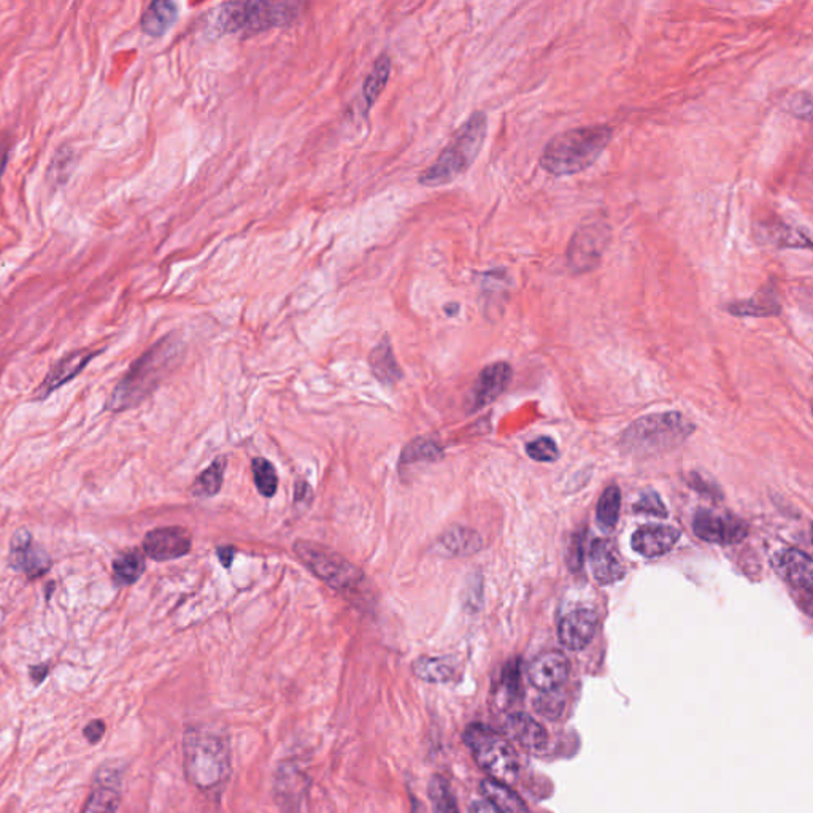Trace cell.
<instances>
[{
  "mask_svg": "<svg viewBox=\"0 0 813 813\" xmlns=\"http://www.w3.org/2000/svg\"><path fill=\"white\" fill-rule=\"evenodd\" d=\"M183 353V342L175 334L165 335L136 363L130 366L105 403L103 411L121 413L136 409L159 388L165 376L177 366Z\"/></svg>",
  "mask_w": 813,
  "mask_h": 813,
  "instance_id": "1",
  "label": "cell"
},
{
  "mask_svg": "<svg viewBox=\"0 0 813 813\" xmlns=\"http://www.w3.org/2000/svg\"><path fill=\"white\" fill-rule=\"evenodd\" d=\"M183 767L188 782L200 791H219L231 777L227 736L208 726H190L183 736Z\"/></svg>",
  "mask_w": 813,
  "mask_h": 813,
  "instance_id": "2",
  "label": "cell"
},
{
  "mask_svg": "<svg viewBox=\"0 0 813 813\" xmlns=\"http://www.w3.org/2000/svg\"><path fill=\"white\" fill-rule=\"evenodd\" d=\"M614 137L610 126H581L554 136L542 151L540 167L552 177H572L597 163Z\"/></svg>",
  "mask_w": 813,
  "mask_h": 813,
  "instance_id": "3",
  "label": "cell"
},
{
  "mask_svg": "<svg viewBox=\"0 0 813 813\" xmlns=\"http://www.w3.org/2000/svg\"><path fill=\"white\" fill-rule=\"evenodd\" d=\"M488 136V117L483 111L472 113L458 132L453 136L450 144L438 155L426 171L420 175V185L426 188H438L450 185L455 180L471 169L477 161L480 151Z\"/></svg>",
  "mask_w": 813,
  "mask_h": 813,
  "instance_id": "4",
  "label": "cell"
},
{
  "mask_svg": "<svg viewBox=\"0 0 813 813\" xmlns=\"http://www.w3.org/2000/svg\"><path fill=\"white\" fill-rule=\"evenodd\" d=\"M302 8L301 2H227L218 8L217 26L223 34H261L293 24L301 16Z\"/></svg>",
  "mask_w": 813,
  "mask_h": 813,
  "instance_id": "5",
  "label": "cell"
},
{
  "mask_svg": "<svg viewBox=\"0 0 813 813\" xmlns=\"http://www.w3.org/2000/svg\"><path fill=\"white\" fill-rule=\"evenodd\" d=\"M693 429V424L678 413H658L631 424L623 434L622 445L637 456H651L676 448Z\"/></svg>",
  "mask_w": 813,
  "mask_h": 813,
  "instance_id": "6",
  "label": "cell"
},
{
  "mask_svg": "<svg viewBox=\"0 0 813 813\" xmlns=\"http://www.w3.org/2000/svg\"><path fill=\"white\" fill-rule=\"evenodd\" d=\"M463 740L475 761L492 780L506 785L518 777V755L502 734L482 723L465 728Z\"/></svg>",
  "mask_w": 813,
  "mask_h": 813,
  "instance_id": "7",
  "label": "cell"
},
{
  "mask_svg": "<svg viewBox=\"0 0 813 813\" xmlns=\"http://www.w3.org/2000/svg\"><path fill=\"white\" fill-rule=\"evenodd\" d=\"M295 553L312 574L335 591L359 588L364 581L361 569L326 545L310 540H296Z\"/></svg>",
  "mask_w": 813,
  "mask_h": 813,
  "instance_id": "8",
  "label": "cell"
},
{
  "mask_svg": "<svg viewBox=\"0 0 813 813\" xmlns=\"http://www.w3.org/2000/svg\"><path fill=\"white\" fill-rule=\"evenodd\" d=\"M610 242V227L602 223L583 225L572 235L568 246V267L574 274H588L601 264Z\"/></svg>",
  "mask_w": 813,
  "mask_h": 813,
  "instance_id": "9",
  "label": "cell"
},
{
  "mask_svg": "<svg viewBox=\"0 0 813 813\" xmlns=\"http://www.w3.org/2000/svg\"><path fill=\"white\" fill-rule=\"evenodd\" d=\"M8 566L14 572L26 575L29 580H35L49 574L53 568V560L47 550L35 542L32 533L26 527H21L10 540Z\"/></svg>",
  "mask_w": 813,
  "mask_h": 813,
  "instance_id": "10",
  "label": "cell"
},
{
  "mask_svg": "<svg viewBox=\"0 0 813 813\" xmlns=\"http://www.w3.org/2000/svg\"><path fill=\"white\" fill-rule=\"evenodd\" d=\"M693 531L699 539L717 545H734L748 535V526L742 519L709 508L697 510L693 519Z\"/></svg>",
  "mask_w": 813,
  "mask_h": 813,
  "instance_id": "11",
  "label": "cell"
},
{
  "mask_svg": "<svg viewBox=\"0 0 813 813\" xmlns=\"http://www.w3.org/2000/svg\"><path fill=\"white\" fill-rule=\"evenodd\" d=\"M101 353H102V349H83L64 356L49 369L47 376L43 378V382L39 384V388L35 391L34 401H39V402L47 401L53 393L80 376L83 370L86 369V366Z\"/></svg>",
  "mask_w": 813,
  "mask_h": 813,
  "instance_id": "12",
  "label": "cell"
},
{
  "mask_svg": "<svg viewBox=\"0 0 813 813\" xmlns=\"http://www.w3.org/2000/svg\"><path fill=\"white\" fill-rule=\"evenodd\" d=\"M191 548V534L181 526L156 527L144 539V553L157 562L183 558Z\"/></svg>",
  "mask_w": 813,
  "mask_h": 813,
  "instance_id": "13",
  "label": "cell"
},
{
  "mask_svg": "<svg viewBox=\"0 0 813 813\" xmlns=\"http://www.w3.org/2000/svg\"><path fill=\"white\" fill-rule=\"evenodd\" d=\"M510 380H512L510 364L500 361L486 366L472 386L471 394L467 399V411L475 413L494 402L506 391Z\"/></svg>",
  "mask_w": 813,
  "mask_h": 813,
  "instance_id": "14",
  "label": "cell"
},
{
  "mask_svg": "<svg viewBox=\"0 0 813 813\" xmlns=\"http://www.w3.org/2000/svg\"><path fill=\"white\" fill-rule=\"evenodd\" d=\"M773 568L791 588L810 597L813 591V562L809 554L796 548L780 550L773 558Z\"/></svg>",
  "mask_w": 813,
  "mask_h": 813,
  "instance_id": "15",
  "label": "cell"
},
{
  "mask_svg": "<svg viewBox=\"0 0 813 813\" xmlns=\"http://www.w3.org/2000/svg\"><path fill=\"white\" fill-rule=\"evenodd\" d=\"M597 623L599 618L595 610L577 608L569 612L568 615L562 616L558 626L560 642L570 651L587 649L595 639Z\"/></svg>",
  "mask_w": 813,
  "mask_h": 813,
  "instance_id": "16",
  "label": "cell"
},
{
  "mask_svg": "<svg viewBox=\"0 0 813 813\" xmlns=\"http://www.w3.org/2000/svg\"><path fill=\"white\" fill-rule=\"evenodd\" d=\"M569 661L561 651H547L534 659L527 676L535 690L553 693L560 690L569 678Z\"/></svg>",
  "mask_w": 813,
  "mask_h": 813,
  "instance_id": "17",
  "label": "cell"
},
{
  "mask_svg": "<svg viewBox=\"0 0 813 813\" xmlns=\"http://www.w3.org/2000/svg\"><path fill=\"white\" fill-rule=\"evenodd\" d=\"M680 539V531L667 525H647L632 535V548L643 558H658L669 553Z\"/></svg>",
  "mask_w": 813,
  "mask_h": 813,
  "instance_id": "18",
  "label": "cell"
},
{
  "mask_svg": "<svg viewBox=\"0 0 813 813\" xmlns=\"http://www.w3.org/2000/svg\"><path fill=\"white\" fill-rule=\"evenodd\" d=\"M589 564L595 580L601 585L615 583L622 580L624 575L622 556L618 554L615 545L607 539H597L591 545Z\"/></svg>",
  "mask_w": 813,
  "mask_h": 813,
  "instance_id": "19",
  "label": "cell"
},
{
  "mask_svg": "<svg viewBox=\"0 0 813 813\" xmlns=\"http://www.w3.org/2000/svg\"><path fill=\"white\" fill-rule=\"evenodd\" d=\"M483 548V539L471 527L453 526L438 535L434 543V552L440 556L461 558L479 553Z\"/></svg>",
  "mask_w": 813,
  "mask_h": 813,
  "instance_id": "20",
  "label": "cell"
},
{
  "mask_svg": "<svg viewBox=\"0 0 813 813\" xmlns=\"http://www.w3.org/2000/svg\"><path fill=\"white\" fill-rule=\"evenodd\" d=\"M121 775L117 771L107 773L105 769L99 773L96 785L89 794L83 813H117L121 793H119Z\"/></svg>",
  "mask_w": 813,
  "mask_h": 813,
  "instance_id": "21",
  "label": "cell"
},
{
  "mask_svg": "<svg viewBox=\"0 0 813 813\" xmlns=\"http://www.w3.org/2000/svg\"><path fill=\"white\" fill-rule=\"evenodd\" d=\"M506 731L529 752H540L548 744V734L531 715L518 711L507 718Z\"/></svg>",
  "mask_w": 813,
  "mask_h": 813,
  "instance_id": "22",
  "label": "cell"
},
{
  "mask_svg": "<svg viewBox=\"0 0 813 813\" xmlns=\"http://www.w3.org/2000/svg\"><path fill=\"white\" fill-rule=\"evenodd\" d=\"M728 312L734 316H755V318H764V316H775L782 312V304H780L779 293L773 285L761 287L756 295L750 299L744 301H736L728 304Z\"/></svg>",
  "mask_w": 813,
  "mask_h": 813,
  "instance_id": "23",
  "label": "cell"
},
{
  "mask_svg": "<svg viewBox=\"0 0 813 813\" xmlns=\"http://www.w3.org/2000/svg\"><path fill=\"white\" fill-rule=\"evenodd\" d=\"M369 366L376 380L386 386H393L402 378V369L397 364L388 335H384L370 351Z\"/></svg>",
  "mask_w": 813,
  "mask_h": 813,
  "instance_id": "24",
  "label": "cell"
},
{
  "mask_svg": "<svg viewBox=\"0 0 813 813\" xmlns=\"http://www.w3.org/2000/svg\"><path fill=\"white\" fill-rule=\"evenodd\" d=\"M178 5L167 0H156L151 2L145 10L144 16L140 20V28L145 34L153 39H159L169 32V29L177 22Z\"/></svg>",
  "mask_w": 813,
  "mask_h": 813,
  "instance_id": "25",
  "label": "cell"
},
{
  "mask_svg": "<svg viewBox=\"0 0 813 813\" xmlns=\"http://www.w3.org/2000/svg\"><path fill=\"white\" fill-rule=\"evenodd\" d=\"M411 672L426 684H448L456 676V663L448 657H421L411 664Z\"/></svg>",
  "mask_w": 813,
  "mask_h": 813,
  "instance_id": "26",
  "label": "cell"
},
{
  "mask_svg": "<svg viewBox=\"0 0 813 813\" xmlns=\"http://www.w3.org/2000/svg\"><path fill=\"white\" fill-rule=\"evenodd\" d=\"M761 239L764 240V243H773V245L782 246V248H810V237L807 234L802 233L800 229L791 227L783 221L775 219L773 223H763L761 225Z\"/></svg>",
  "mask_w": 813,
  "mask_h": 813,
  "instance_id": "27",
  "label": "cell"
},
{
  "mask_svg": "<svg viewBox=\"0 0 813 813\" xmlns=\"http://www.w3.org/2000/svg\"><path fill=\"white\" fill-rule=\"evenodd\" d=\"M146 570L145 553L140 548H129L113 560V580L118 587H130L140 580Z\"/></svg>",
  "mask_w": 813,
  "mask_h": 813,
  "instance_id": "28",
  "label": "cell"
},
{
  "mask_svg": "<svg viewBox=\"0 0 813 813\" xmlns=\"http://www.w3.org/2000/svg\"><path fill=\"white\" fill-rule=\"evenodd\" d=\"M485 800L498 807L502 813H527V806L510 785L498 780L486 779L480 783Z\"/></svg>",
  "mask_w": 813,
  "mask_h": 813,
  "instance_id": "29",
  "label": "cell"
},
{
  "mask_svg": "<svg viewBox=\"0 0 813 813\" xmlns=\"http://www.w3.org/2000/svg\"><path fill=\"white\" fill-rule=\"evenodd\" d=\"M225 465H227V458L219 456L207 467L206 471L200 472L198 479L194 480V483H192V496L198 499H210L213 496H217L223 488Z\"/></svg>",
  "mask_w": 813,
  "mask_h": 813,
  "instance_id": "30",
  "label": "cell"
},
{
  "mask_svg": "<svg viewBox=\"0 0 813 813\" xmlns=\"http://www.w3.org/2000/svg\"><path fill=\"white\" fill-rule=\"evenodd\" d=\"M444 458V448L438 445L437 440L431 437H417L405 445L399 465L417 464V463H437Z\"/></svg>",
  "mask_w": 813,
  "mask_h": 813,
  "instance_id": "31",
  "label": "cell"
},
{
  "mask_svg": "<svg viewBox=\"0 0 813 813\" xmlns=\"http://www.w3.org/2000/svg\"><path fill=\"white\" fill-rule=\"evenodd\" d=\"M391 57L388 55H382L376 62L374 67L370 70L369 75L364 82L363 96L364 102L370 109L376 99L382 96L383 91L386 88V83L390 80L391 75Z\"/></svg>",
  "mask_w": 813,
  "mask_h": 813,
  "instance_id": "32",
  "label": "cell"
},
{
  "mask_svg": "<svg viewBox=\"0 0 813 813\" xmlns=\"http://www.w3.org/2000/svg\"><path fill=\"white\" fill-rule=\"evenodd\" d=\"M620 508H622V492L616 485L608 486L607 490L602 492L599 502L596 506V523L599 525L602 531H610L615 527L616 521L620 518Z\"/></svg>",
  "mask_w": 813,
  "mask_h": 813,
  "instance_id": "33",
  "label": "cell"
},
{
  "mask_svg": "<svg viewBox=\"0 0 813 813\" xmlns=\"http://www.w3.org/2000/svg\"><path fill=\"white\" fill-rule=\"evenodd\" d=\"M428 798L434 813H459L458 802L444 775H432L428 783Z\"/></svg>",
  "mask_w": 813,
  "mask_h": 813,
  "instance_id": "34",
  "label": "cell"
},
{
  "mask_svg": "<svg viewBox=\"0 0 813 813\" xmlns=\"http://www.w3.org/2000/svg\"><path fill=\"white\" fill-rule=\"evenodd\" d=\"M252 472L258 491L264 498H274L275 492L278 490V475L275 465L269 459L254 458L252 461Z\"/></svg>",
  "mask_w": 813,
  "mask_h": 813,
  "instance_id": "35",
  "label": "cell"
},
{
  "mask_svg": "<svg viewBox=\"0 0 813 813\" xmlns=\"http://www.w3.org/2000/svg\"><path fill=\"white\" fill-rule=\"evenodd\" d=\"M526 451L529 458L539 461V463H553L560 456L558 446L552 438L548 437H540L531 444H527Z\"/></svg>",
  "mask_w": 813,
  "mask_h": 813,
  "instance_id": "36",
  "label": "cell"
},
{
  "mask_svg": "<svg viewBox=\"0 0 813 813\" xmlns=\"http://www.w3.org/2000/svg\"><path fill=\"white\" fill-rule=\"evenodd\" d=\"M634 510L637 513H647V515L661 517V518L667 517V510L664 507L663 500L658 496V492L655 491L643 492L642 496L637 500Z\"/></svg>",
  "mask_w": 813,
  "mask_h": 813,
  "instance_id": "37",
  "label": "cell"
},
{
  "mask_svg": "<svg viewBox=\"0 0 813 813\" xmlns=\"http://www.w3.org/2000/svg\"><path fill=\"white\" fill-rule=\"evenodd\" d=\"M785 110L788 113H791L793 117L802 118V119L809 121L810 113H812L810 93L802 91V93H796L793 96L788 97Z\"/></svg>",
  "mask_w": 813,
  "mask_h": 813,
  "instance_id": "38",
  "label": "cell"
},
{
  "mask_svg": "<svg viewBox=\"0 0 813 813\" xmlns=\"http://www.w3.org/2000/svg\"><path fill=\"white\" fill-rule=\"evenodd\" d=\"M568 564L570 570H574V572L581 569V564H583V537H581V534L574 535V539L569 545Z\"/></svg>",
  "mask_w": 813,
  "mask_h": 813,
  "instance_id": "39",
  "label": "cell"
},
{
  "mask_svg": "<svg viewBox=\"0 0 813 813\" xmlns=\"http://www.w3.org/2000/svg\"><path fill=\"white\" fill-rule=\"evenodd\" d=\"M83 734H84V738H86L89 744H99L102 740L103 734H105V723H103L102 720H93L83 729Z\"/></svg>",
  "mask_w": 813,
  "mask_h": 813,
  "instance_id": "40",
  "label": "cell"
},
{
  "mask_svg": "<svg viewBox=\"0 0 813 813\" xmlns=\"http://www.w3.org/2000/svg\"><path fill=\"white\" fill-rule=\"evenodd\" d=\"M314 498V491H312V486L308 485L307 482H304V480H299L297 483H296V491H295V502L296 504H310V500Z\"/></svg>",
  "mask_w": 813,
  "mask_h": 813,
  "instance_id": "41",
  "label": "cell"
},
{
  "mask_svg": "<svg viewBox=\"0 0 813 813\" xmlns=\"http://www.w3.org/2000/svg\"><path fill=\"white\" fill-rule=\"evenodd\" d=\"M469 813H502L498 807L488 800H473L469 807Z\"/></svg>",
  "mask_w": 813,
  "mask_h": 813,
  "instance_id": "42",
  "label": "cell"
},
{
  "mask_svg": "<svg viewBox=\"0 0 813 813\" xmlns=\"http://www.w3.org/2000/svg\"><path fill=\"white\" fill-rule=\"evenodd\" d=\"M217 554H218L219 562H221L225 569H229L233 566L234 558H235V548H234L233 545H223V547H218Z\"/></svg>",
  "mask_w": 813,
  "mask_h": 813,
  "instance_id": "43",
  "label": "cell"
},
{
  "mask_svg": "<svg viewBox=\"0 0 813 813\" xmlns=\"http://www.w3.org/2000/svg\"><path fill=\"white\" fill-rule=\"evenodd\" d=\"M29 674H31V678H32V682H34L35 685L43 684L45 678H47L49 674V664H37V666H32V667L29 669Z\"/></svg>",
  "mask_w": 813,
  "mask_h": 813,
  "instance_id": "44",
  "label": "cell"
},
{
  "mask_svg": "<svg viewBox=\"0 0 813 813\" xmlns=\"http://www.w3.org/2000/svg\"><path fill=\"white\" fill-rule=\"evenodd\" d=\"M8 156H10V153H8L7 146L0 148V181H2V175L5 172V167H7Z\"/></svg>",
  "mask_w": 813,
  "mask_h": 813,
  "instance_id": "45",
  "label": "cell"
},
{
  "mask_svg": "<svg viewBox=\"0 0 813 813\" xmlns=\"http://www.w3.org/2000/svg\"><path fill=\"white\" fill-rule=\"evenodd\" d=\"M411 813H421V806L418 802L417 798L411 794Z\"/></svg>",
  "mask_w": 813,
  "mask_h": 813,
  "instance_id": "46",
  "label": "cell"
}]
</instances>
